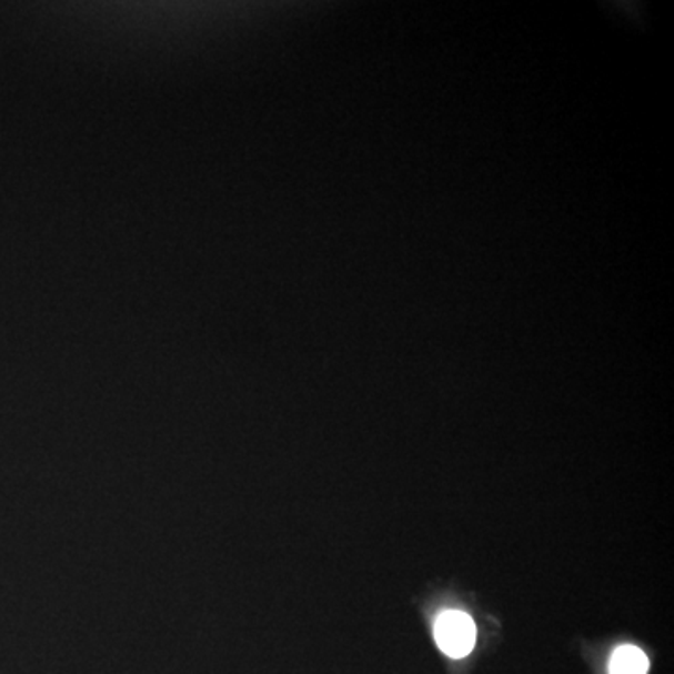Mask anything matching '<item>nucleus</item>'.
Returning <instances> with one entry per match:
<instances>
[{
  "label": "nucleus",
  "instance_id": "obj_2",
  "mask_svg": "<svg viewBox=\"0 0 674 674\" xmlns=\"http://www.w3.org/2000/svg\"><path fill=\"white\" fill-rule=\"evenodd\" d=\"M648 657L637 646L626 645L616 648L608 662V674H646L648 673Z\"/></svg>",
  "mask_w": 674,
  "mask_h": 674
},
{
  "label": "nucleus",
  "instance_id": "obj_1",
  "mask_svg": "<svg viewBox=\"0 0 674 674\" xmlns=\"http://www.w3.org/2000/svg\"><path fill=\"white\" fill-rule=\"evenodd\" d=\"M435 638L446 656L465 657L476 645V626L463 611H446L436 618Z\"/></svg>",
  "mask_w": 674,
  "mask_h": 674
}]
</instances>
